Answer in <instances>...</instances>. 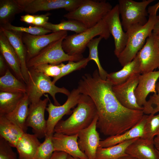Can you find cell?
<instances>
[{"label":"cell","mask_w":159,"mask_h":159,"mask_svg":"<svg viewBox=\"0 0 159 159\" xmlns=\"http://www.w3.org/2000/svg\"><path fill=\"white\" fill-rule=\"evenodd\" d=\"M156 38V40L159 49V36H156L155 35Z\"/></svg>","instance_id":"47"},{"label":"cell","mask_w":159,"mask_h":159,"mask_svg":"<svg viewBox=\"0 0 159 159\" xmlns=\"http://www.w3.org/2000/svg\"><path fill=\"white\" fill-rule=\"evenodd\" d=\"M23 11L16 0H0V26L11 23L16 15Z\"/></svg>","instance_id":"28"},{"label":"cell","mask_w":159,"mask_h":159,"mask_svg":"<svg viewBox=\"0 0 159 159\" xmlns=\"http://www.w3.org/2000/svg\"><path fill=\"white\" fill-rule=\"evenodd\" d=\"M159 78V70L139 75L138 84L135 94L137 103L140 106L143 107L146 103L147 97L149 93H156V82Z\"/></svg>","instance_id":"18"},{"label":"cell","mask_w":159,"mask_h":159,"mask_svg":"<svg viewBox=\"0 0 159 159\" xmlns=\"http://www.w3.org/2000/svg\"><path fill=\"white\" fill-rule=\"evenodd\" d=\"M14 48L20 62L22 74L25 82L27 83L29 80L28 68L26 65L27 50L22 39V33L7 30L0 26Z\"/></svg>","instance_id":"19"},{"label":"cell","mask_w":159,"mask_h":159,"mask_svg":"<svg viewBox=\"0 0 159 159\" xmlns=\"http://www.w3.org/2000/svg\"><path fill=\"white\" fill-rule=\"evenodd\" d=\"M153 0L138 2L132 0L118 1L119 11L124 30L127 33L145 24L148 20V5Z\"/></svg>","instance_id":"7"},{"label":"cell","mask_w":159,"mask_h":159,"mask_svg":"<svg viewBox=\"0 0 159 159\" xmlns=\"http://www.w3.org/2000/svg\"><path fill=\"white\" fill-rule=\"evenodd\" d=\"M0 90L6 92L25 93L27 87L7 69L5 73L0 78Z\"/></svg>","instance_id":"29"},{"label":"cell","mask_w":159,"mask_h":159,"mask_svg":"<svg viewBox=\"0 0 159 159\" xmlns=\"http://www.w3.org/2000/svg\"><path fill=\"white\" fill-rule=\"evenodd\" d=\"M153 144L156 149L159 152V134L154 138Z\"/></svg>","instance_id":"45"},{"label":"cell","mask_w":159,"mask_h":159,"mask_svg":"<svg viewBox=\"0 0 159 159\" xmlns=\"http://www.w3.org/2000/svg\"><path fill=\"white\" fill-rule=\"evenodd\" d=\"M77 105L68 118L58 122L55 127L54 132L74 135L91 124L97 115L92 100L89 96L81 94Z\"/></svg>","instance_id":"2"},{"label":"cell","mask_w":159,"mask_h":159,"mask_svg":"<svg viewBox=\"0 0 159 159\" xmlns=\"http://www.w3.org/2000/svg\"><path fill=\"white\" fill-rule=\"evenodd\" d=\"M53 136V135H52ZM52 136H46L35 153L34 159H49L55 151L52 141Z\"/></svg>","instance_id":"36"},{"label":"cell","mask_w":159,"mask_h":159,"mask_svg":"<svg viewBox=\"0 0 159 159\" xmlns=\"http://www.w3.org/2000/svg\"><path fill=\"white\" fill-rule=\"evenodd\" d=\"M97 120V115L88 127L78 133L79 147L88 159H95L100 141L99 134L96 130Z\"/></svg>","instance_id":"16"},{"label":"cell","mask_w":159,"mask_h":159,"mask_svg":"<svg viewBox=\"0 0 159 159\" xmlns=\"http://www.w3.org/2000/svg\"><path fill=\"white\" fill-rule=\"evenodd\" d=\"M4 138L0 137V159H17L16 153Z\"/></svg>","instance_id":"39"},{"label":"cell","mask_w":159,"mask_h":159,"mask_svg":"<svg viewBox=\"0 0 159 159\" xmlns=\"http://www.w3.org/2000/svg\"><path fill=\"white\" fill-rule=\"evenodd\" d=\"M148 116V115L144 114L139 122L125 132L109 136L103 140L100 141L98 147H108L132 139L143 138L144 127Z\"/></svg>","instance_id":"21"},{"label":"cell","mask_w":159,"mask_h":159,"mask_svg":"<svg viewBox=\"0 0 159 159\" xmlns=\"http://www.w3.org/2000/svg\"><path fill=\"white\" fill-rule=\"evenodd\" d=\"M152 33L156 36H159V14L157 15L156 20L154 26Z\"/></svg>","instance_id":"44"},{"label":"cell","mask_w":159,"mask_h":159,"mask_svg":"<svg viewBox=\"0 0 159 159\" xmlns=\"http://www.w3.org/2000/svg\"><path fill=\"white\" fill-rule=\"evenodd\" d=\"M140 74L133 76L122 84L112 87V91L118 101L124 107L129 109L143 110V107L138 104L135 94Z\"/></svg>","instance_id":"15"},{"label":"cell","mask_w":159,"mask_h":159,"mask_svg":"<svg viewBox=\"0 0 159 159\" xmlns=\"http://www.w3.org/2000/svg\"><path fill=\"white\" fill-rule=\"evenodd\" d=\"M24 133L26 132L4 116H0V137L5 140L11 147H16Z\"/></svg>","instance_id":"25"},{"label":"cell","mask_w":159,"mask_h":159,"mask_svg":"<svg viewBox=\"0 0 159 159\" xmlns=\"http://www.w3.org/2000/svg\"><path fill=\"white\" fill-rule=\"evenodd\" d=\"M81 94L77 89H74L71 92L65 102L62 105H56L49 100L46 110L48 113L47 120L46 136H52L55 126L66 115L71 114V109L78 104Z\"/></svg>","instance_id":"9"},{"label":"cell","mask_w":159,"mask_h":159,"mask_svg":"<svg viewBox=\"0 0 159 159\" xmlns=\"http://www.w3.org/2000/svg\"><path fill=\"white\" fill-rule=\"evenodd\" d=\"M103 38L101 36L93 39L88 44L87 47L89 50L88 57L90 60H93L96 64L100 77L101 79L106 80L108 74L102 66L99 61L98 51V45Z\"/></svg>","instance_id":"32"},{"label":"cell","mask_w":159,"mask_h":159,"mask_svg":"<svg viewBox=\"0 0 159 159\" xmlns=\"http://www.w3.org/2000/svg\"><path fill=\"white\" fill-rule=\"evenodd\" d=\"M158 68V69H159V67Z\"/></svg>","instance_id":"50"},{"label":"cell","mask_w":159,"mask_h":159,"mask_svg":"<svg viewBox=\"0 0 159 159\" xmlns=\"http://www.w3.org/2000/svg\"><path fill=\"white\" fill-rule=\"evenodd\" d=\"M64 38L52 43L34 57L26 61L27 68L44 64L58 65L67 61H78L83 58L82 54L69 55L63 49L62 43Z\"/></svg>","instance_id":"8"},{"label":"cell","mask_w":159,"mask_h":159,"mask_svg":"<svg viewBox=\"0 0 159 159\" xmlns=\"http://www.w3.org/2000/svg\"><path fill=\"white\" fill-rule=\"evenodd\" d=\"M157 152H158V155H159V152L157 150Z\"/></svg>","instance_id":"49"},{"label":"cell","mask_w":159,"mask_h":159,"mask_svg":"<svg viewBox=\"0 0 159 159\" xmlns=\"http://www.w3.org/2000/svg\"><path fill=\"white\" fill-rule=\"evenodd\" d=\"M112 85L100 77L97 69L92 75L86 74L80 80L77 89L89 96L96 108L97 127L109 136L122 134L136 125L144 114L143 110L128 109L118 101L112 90Z\"/></svg>","instance_id":"1"},{"label":"cell","mask_w":159,"mask_h":159,"mask_svg":"<svg viewBox=\"0 0 159 159\" xmlns=\"http://www.w3.org/2000/svg\"><path fill=\"white\" fill-rule=\"evenodd\" d=\"M110 35L107 25L103 19L95 26L82 32L67 36L62 42V47L65 52L69 55H81L94 37L99 36L107 39Z\"/></svg>","instance_id":"6"},{"label":"cell","mask_w":159,"mask_h":159,"mask_svg":"<svg viewBox=\"0 0 159 159\" xmlns=\"http://www.w3.org/2000/svg\"><path fill=\"white\" fill-rule=\"evenodd\" d=\"M6 61L4 58L1 54L0 55V74H2L4 72H6Z\"/></svg>","instance_id":"43"},{"label":"cell","mask_w":159,"mask_h":159,"mask_svg":"<svg viewBox=\"0 0 159 159\" xmlns=\"http://www.w3.org/2000/svg\"><path fill=\"white\" fill-rule=\"evenodd\" d=\"M137 55L140 62L141 74L153 71L159 67V49L155 36L152 32Z\"/></svg>","instance_id":"14"},{"label":"cell","mask_w":159,"mask_h":159,"mask_svg":"<svg viewBox=\"0 0 159 159\" xmlns=\"http://www.w3.org/2000/svg\"><path fill=\"white\" fill-rule=\"evenodd\" d=\"M0 51L1 54L18 79L25 82L18 57L7 38L0 29Z\"/></svg>","instance_id":"22"},{"label":"cell","mask_w":159,"mask_h":159,"mask_svg":"<svg viewBox=\"0 0 159 159\" xmlns=\"http://www.w3.org/2000/svg\"><path fill=\"white\" fill-rule=\"evenodd\" d=\"M125 153L138 159H159L153 141L139 138L127 148Z\"/></svg>","instance_id":"20"},{"label":"cell","mask_w":159,"mask_h":159,"mask_svg":"<svg viewBox=\"0 0 159 159\" xmlns=\"http://www.w3.org/2000/svg\"><path fill=\"white\" fill-rule=\"evenodd\" d=\"M159 8V2L149 7V18L144 25L132 31L126 32L128 40L126 46L117 57L122 67L132 61L144 45L148 37L152 34L156 22L157 12Z\"/></svg>","instance_id":"3"},{"label":"cell","mask_w":159,"mask_h":159,"mask_svg":"<svg viewBox=\"0 0 159 159\" xmlns=\"http://www.w3.org/2000/svg\"><path fill=\"white\" fill-rule=\"evenodd\" d=\"M83 0H16L24 11L34 14L39 11L64 9L70 12L77 9Z\"/></svg>","instance_id":"10"},{"label":"cell","mask_w":159,"mask_h":159,"mask_svg":"<svg viewBox=\"0 0 159 159\" xmlns=\"http://www.w3.org/2000/svg\"><path fill=\"white\" fill-rule=\"evenodd\" d=\"M25 93L0 92V116L12 112L16 107Z\"/></svg>","instance_id":"30"},{"label":"cell","mask_w":159,"mask_h":159,"mask_svg":"<svg viewBox=\"0 0 159 159\" xmlns=\"http://www.w3.org/2000/svg\"><path fill=\"white\" fill-rule=\"evenodd\" d=\"M159 134V114L148 115L144 126L143 138L153 141L154 138Z\"/></svg>","instance_id":"33"},{"label":"cell","mask_w":159,"mask_h":159,"mask_svg":"<svg viewBox=\"0 0 159 159\" xmlns=\"http://www.w3.org/2000/svg\"><path fill=\"white\" fill-rule=\"evenodd\" d=\"M118 159H138L135 157L131 156L128 155H126Z\"/></svg>","instance_id":"46"},{"label":"cell","mask_w":159,"mask_h":159,"mask_svg":"<svg viewBox=\"0 0 159 159\" xmlns=\"http://www.w3.org/2000/svg\"><path fill=\"white\" fill-rule=\"evenodd\" d=\"M123 67L118 71L108 74L106 80L112 86L122 84L133 76L141 74L140 62L137 55L132 61Z\"/></svg>","instance_id":"23"},{"label":"cell","mask_w":159,"mask_h":159,"mask_svg":"<svg viewBox=\"0 0 159 159\" xmlns=\"http://www.w3.org/2000/svg\"><path fill=\"white\" fill-rule=\"evenodd\" d=\"M67 32L62 31L41 35L22 33V39L27 50L26 61L52 42L67 36Z\"/></svg>","instance_id":"11"},{"label":"cell","mask_w":159,"mask_h":159,"mask_svg":"<svg viewBox=\"0 0 159 159\" xmlns=\"http://www.w3.org/2000/svg\"><path fill=\"white\" fill-rule=\"evenodd\" d=\"M49 13L44 14L34 15V20L33 25L35 26H41L44 25L48 22L49 19Z\"/></svg>","instance_id":"40"},{"label":"cell","mask_w":159,"mask_h":159,"mask_svg":"<svg viewBox=\"0 0 159 159\" xmlns=\"http://www.w3.org/2000/svg\"><path fill=\"white\" fill-rule=\"evenodd\" d=\"M90 61L87 57L83 58L81 60L77 62L69 61L67 64H64L62 67L59 75L57 77L53 78L52 81L55 84L57 80L64 76L74 71L80 70L85 68Z\"/></svg>","instance_id":"34"},{"label":"cell","mask_w":159,"mask_h":159,"mask_svg":"<svg viewBox=\"0 0 159 159\" xmlns=\"http://www.w3.org/2000/svg\"><path fill=\"white\" fill-rule=\"evenodd\" d=\"M49 99L48 96L34 104H30L26 125L32 128V132L39 139L45 137L47 120L45 119L44 112Z\"/></svg>","instance_id":"13"},{"label":"cell","mask_w":159,"mask_h":159,"mask_svg":"<svg viewBox=\"0 0 159 159\" xmlns=\"http://www.w3.org/2000/svg\"><path fill=\"white\" fill-rule=\"evenodd\" d=\"M156 93L150 97L143 106V111L145 115H155L159 112V81L156 84Z\"/></svg>","instance_id":"37"},{"label":"cell","mask_w":159,"mask_h":159,"mask_svg":"<svg viewBox=\"0 0 159 159\" xmlns=\"http://www.w3.org/2000/svg\"><path fill=\"white\" fill-rule=\"evenodd\" d=\"M112 8L111 5L105 0H83L75 10L63 16L67 19L77 21L88 29L102 19Z\"/></svg>","instance_id":"5"},{"label":"cell","mask_w":159,"mask_h":159,"mask_svg":"<svg viewBox=\"0 0 159 159\" xmlns=\"http://www.w3.org/2000/svg\"><path fill=\"white\" fill-rule=\"evenodd\" d=\"M138 138L126 141L108 147H98L95 159H118L126 155L125 150L127 148Z\"/></svg>","instance_id":"27"},{"label":"cell","mask_w":159,"mask_h":159,"mask_svg":"<svg viewBox=\"0 0 159 159\" xmlns=\"http://www.w3.org/2000/svg\"><path fill=\"white\" fill-rule=\"evenodd\" d=\"M120 15L118 6L117 4L103 19L110 34L113 37L115 47L114 52L117 57L124 49L128 40L127 34L123 30Z\"/></svg>","instance_id":"12"},{"label":"cell","mask_w":159,"mask_h":159,"mask_svg":"<svg viewBox=\"0 0 159 159\" xmlns=\"http://www.w3.org/2000/svg\"><path fill=\"white\" fill-rule=\"evenodd\" d=\"M67 159H80L73 157L71 156L68 154L67 156Z\"/></svg>","instance_id":"48"},{"label":"cell","mask_w":159,"mask_h":159,"mask_svg":"<svg viewBox=\"0 0 159 159\" xmlns=\"http://www.w3.org/2000/svg\"><path fill=\"white\" fill-rule=\"evenodd\" d=\"M64 64L63 63L58 65L44 64L31 68L37 72L42 73L48 77L54 78L59 75L62 68Z\"/></svg>","instance_id":"38"},{"label":"cell","mask_w":159,"mask_h":159,"mask_svg":"<svg viewBox=\"0 0 159 159\" xmlns=\"http://www.w3.org/2000/svg\"><path fill=\"white\" fill-rule=\"evenodd\" d=\"M28 74L26 93L30 104L37 103L41 100L40 98L43 95L48 93L52 97L54 105H59L56 99V94L60 93L68 96L70 94V92L64 87H59L56 86L50 77L42 73L29 68H28Z\"/></svg>","instance_id":"4"},{"label":"cell","mask_w":159,"mask_h":159,"mask_svg":"<svg viewBox=\"0 0 159 159\" xmlns=\"http://www.w3.org/2000/svg\"><path fill=\"white\" fill-rule=\"evenodd\" d=\"M5 29L24 33L35 35H41L52 32L51 31L41 26H34L25 27L18 26L12 25L11 23L0 26Z\"/></svg>","instance_id":"35"},{"label":"cell","mask_w":159,"mask_h":159,"mask_svg":"<svg viewBox=\"0 0 159 159\" xmlns=\"http://www.w3.org/2000/svg\"><path fill=\"white\" fill-rule=\"evenodd\" d=\"M67 155L64 152L55 151L49 159H67Z\"/></svg>","instance_id":"41"},{"label":"cell","mask_w":159,"mask_h":159,"mask_svg":"<svg viewBox=\"0 0 159 159\" xmlns=\"http://www.w3.org/2000/svg\"><path fill=\"white\" fill-rule=\"evenodd\" d=\"M29 104L28 97L25 93L15 108L10 113L4 115L25 132H26L28 129L26 123L29 113L28 106Z\"/></svg>","instance_id":"26"},{"label":"cell","mask_w":159,"mask_h":159,"mask_svg":"<svg viewBox=\"0 0 159 159\" xmlns=\"http://www.w3.org/2000/svg\"><path fill=\"white\" fill-rule=\"evenodd\" d=\"M20 20L27 24H33L34 20V16L27 14L21 16Z\"/></svg>","instance_id":"42"},{"label":"cell","mask_w":159,"mask_h":159,"mask_svg":"<svg viewBox=\"0 0 159 159\" xmlns=\"http://www.w3.org/2000/svg\"><path fill=\"white\" fill-rule=\"evenodd\" d=\"M41 27L49 30L52 32H56L62 31H70L76 34L82 32L87 28L80 22L74 20H62L58 24H54L48 22Z\"/></svg>","instance_id":"31"},{"label":"cell","mask_w":159,"mask_h":159,"mask_svg":"<svg viewBox=\"0 0 159 159\" xmlns=\"http://www.w3.org/2000/svg\"><path fill=\"white\" fill-rule=\"evenodd\" d=\"M78 139V134L68 135L55 133L52 136V141L55 151L64 152L80 159H88L80 149Z\"/></svg>","instance_id":"17"},{"label":"cell","mask_w":159,"mask_h":159,"mask_svg":"<svg viewBox=\"0 0 159 159\" xmlns=\"http://www.w3.org/2000/svg\"><path fill=\"white\" fill-rule=\"evenodd\" d=\"M37 136L24 133L18 141L16 148L19 159H34L37 150L41 143Z\"/></svg>","instance_id":"24"}]
</instances>
